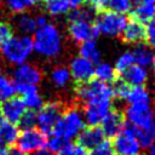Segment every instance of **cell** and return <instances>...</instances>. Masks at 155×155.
<instances>
[{
  "label": "cell",
  "instance_id": "6da1fadb",
  "mask_svg": "<svg viewBox=\"0 0 155 155\" xmlns=\"http://www.w3.org/2000/svg\"><path fill=\"white\" fill-rule=\"evenodd\" d=\"M91 8L76 7L68 17V34L74 42L93 40L98 35Z\"/></svg>",
  "mask_w": 155,
  "mask_h": 155
},
{
  "label": "cell",
  "instance_id": "7a4b0ae2",
  "mask_svg": "<svg viewBox=\"0 0 155 155\" xmlns=\"http://www.w3.org/2000/svg\"><path fill=\"white\" fill-rule=\"evenodd\" d=\"M33 50L45 58H56L62 52V35L54 24L46 23L34 31Z\"/></svg>",
  "mask_w": 155,
  "mask_h": 155
},
{
  "label": "cell",
  "instance_id": "3957f363",
  "mask_svg": "<svg viewBox=\"0 0 155 155\" xmlns=\"http://www.w3.org/2000/svg\"><path fill=\"white\" fill-rule=\"evenodd\" d=\"M84 116L80 109L75 105L64 109L62 116L52 130V134L59 137L64 142L70 140L81 132L84 128Z\"/></svg>",
  "mask_w": 155,
  "mask_h": 155
},
{
  "label": "cell",
  "instance_id": "277c9868",
  "mask_svg": "<svg viewBox=\"0 0 155 155\" xmlns=\"http://www.w3.org/2000/svg\"><path fill=\"white\" fill-rule=\"evenodd\" d=\"M4 58L13 65H19L27 62L33 52V40L28 35L12 36L0 47Z\"/></svg>",
  "mask_w": 155,
  "mask_h": 155
},
{
  "label": "cell",
  "instance_id": "5b68a950",
  "mask_svg": "<svg viewBox=\"0 0 155 155\" xmlns=\"http://www.w3.org/2000/svg\"><path fill=\"white\" fill-rule=\"evenodd\" d=\"M75 93L78 99L84 103H91L99 99H111L114 97L113 87L109 84H104L99 80H88L84 84H79L75 88Z\"/></svg>",
  "mask_w": 155,
  "mask_h": 155
},
{
  "label": "cell",
  "instance_id": "8992f818",
  "mask_svg": "<svg viewBox=\"0 0 155 155\" xmlns=\"http://www.w3.org/2000/svg\"><path fill=\"white\" fill-rule=\"evenodd\" d=\"M126 23H127V18L125 17V15L113 10H104L98 12L94 19V24L98 30V34L101 33L107 36L120 35Z\"/></svg>",
  "mask_w": 155,
  "mask_h": 155
},
{
  "label": "cell",
  "instance_id": "52a82bcc",
  "mask_svg": "<svg viewBox=\"0 0 155 155\" xmlns=\"http://www.w3.org/2000/svg\"><path fill=\"white\" fill-rule=\"evenodd\" d=\"M111 144L116 155H136L140 149V144L137 137V130L131 125H125L122 130L113 137Z\"/></svg>",
  "mask_w": 155,
  "mask_h": 155
},
{
  "label": "cell",
  "instance_id": "ba28073f",
  "mask_svg": "<svg viewBox=\"0 0 155 155\" xmlns=\"http://www.w3.org/2000/svg\"><path fill=\"white\" fill-rule=\"evenodd\" d=\"M64 104L61 101H52L44 103L36 114V125L44 133H51L59 117L64 111Z\"/></svg>",
  "mask_w": 155,
  "mask_h": 155
},
{
  "label": "cell",
  "instance_id": "9c48e42d",
  "mask_svg": "<svg viewBox=\"0 0 155 155\" xmlns=\"http://www.w3.org/2000/svg\"><path fill=\"white\" fill-rule=\"evenodd\" d=\"M124 114L128 124L137 130L144 128L155 121V114L150 103H131Z\"/></svg>",
  "mask_w": 155,
  "mask_h": 155
},
{
  "label": "cell",
  "instance_id": "30bf717a",
  "mask_svg": "<svg viewBox=\"0 0 155 155\" xmlns=\"http://www.w3.org/2000/svg\"><path fill=\"white\" fill-rule=\"evenodd\" d=\"M47 137L42 131L33 127L28 130H23L22 133L17 138L18 149L23 153H33L35 150L42 149L46 147Z\"/></svg>",
  "mask_w": 155,
  "mask_h": 155
},
{
  "label": "cell",
  "instance_id": "8fae6325",
  "mask_svg": "<svg viewBox=\"0 0 155 155\" xmlns=\"http://www.w3.org/2000/svg\"><path fill=\"white\" fill-rule=\"evenodd\" d=\"M111 108V99H99L91 103L85 104L84 107V121L87 122L88 126H98L104 116Z\"/></svg>",
  "mask_w": 155,
  "mask_h": 155
},
{
  "label": "cell",
  "instance_id": "7c38bea8",
  "mask_svg": "<svg viewBox=\"0 0 155 155\" xmlns=\"http://www.w3.org/2000/svg\"><path fill=\"white\" fill-rule=\"evenodd\" d=\"M69 73L76 85L91 80L94 75L93 63L81 56L74 57L69 63Z\"/></svg>",
  "mask_w": 155,
  "mask_h": 155
},
{
  "label": "cell",
  "instance_id": "4fadbf2b",
  "mask_svg": "<svg viewBox=\"0 0 155 155\" xmlns=\"http://www.w3.org/2000/svg\"><path fill=\"white\" fill-rule=\"evenodd\" d=\"M102 131L104 132V134L107 137H114L116 136L122 127L126 125V119H125V114L116 109V108H110V110L108 111V114L104 116V119L102 120Z\"/></svg>",
  "mask_w": 155,
  "mask_h": 155
},
{
  "label": "cell",
  "instance_id": "5bb4252c",
  "mask_svg": "<svg viewBox=\"0 0 155 155\" xmlns=\"http://www.w3.org/2000/svg\"><path fill=\"white\" fill-rule=\"evenodd\" d=\"M13 82L18 84H29V85H36L42 79L41 70L30 63H23L16 67L13 70Z\"/></svg>",
  "mask_w": 155,
  "mask_h": 155
},
{
  "label": "cell",
  "instance_id": "9a60e30c",
  "mask_svg": "<svg viewBox=\"0 0 155 155\" xmlns=\"http://www.w3.org/2000/svg\"><path fill=\"white\" fill-rule=\"evenodd\" d=\"M103 140H105V134L98 126H88L87 128H82L78 134V144L85 150L94 149Z\"/></svg>",
  "mask_w": 155,
  "mask_h": 155
},
{
  "label": "cell",
  "instance_id": "2e32d148",
  "mask_svg": "<svg viewBox=\"0 0 155 155\" xmlns=\"http://www.w3.org/2000/svg\"><path fill=\"white\" fill-rule=\"evenodd\" d=\"M24 111H25V105L22 98L15 96L4 101V104H1V115L4 120L12 124H18Z\"/></svg>",
  "mask_w": 155,
  "mask_h": 155
},
{
  "label": "cell",
  "instance_id": "e0dca14e",
  "mask_svg": "<svg viewBox=\"0 0 155 155\" xmlns=\"http://www.w3.org/2000/svg\"><path fill=\"white\" fill-rule=\"evenodd\" d=\"M121 39L126 44H143L145 41V25L140 22H137L134 19H131L128 23H126L122 33L120 34Z\"/></svg>",
  "mask_w": 155,
  "mask_h": 155
},
{
  "label": "cell",
  "instance_id": "ac0fdd59",
  "mask_svg": "<svg viewBox=\"0 0 155 155\" xmlns=\"http://www.w3.org/2000/svg\"><path fill=\"white\" fill-rule=\"evenodd\" d=\"M122 80L131 86H140L148 79V71L144 67L138 64H132L128 69H126L121 75Z\"/></svg>",
  "mask_w": 155,
  "mask_h": 155
},
{
  "label": "cell",
  "instance_id": "d6986e66",
  "mask_svg": "<svg viewBox=\"0 0 155 155\" xmlns=\"http://www.w3.org/2000/svg\"><path fill=\"white\" fill-rule=\"evenodd\" d=\"M155 16V4L138 2L134 8L130 11V18L140 23H148Z\"/></svg>",
  "mask_w": 155,
  "mask_h": 155
},
{
  "label": "cell",
  "instance_id": "ffe728a7",
  "mask_svg": "<svg viewBox=\"0 0 155 155\" xmlns=\"http://www.w3.org/2000/svg\"><path fill=\"white\" fill-rule=\"evenodd\" d=\"M132 54H133V59H134L136 64L142 65L144 68L150 65L155 57L153 50L148 45H143V44L137 45L136 48L132 51Z\"/></svg>",
  "mask_w": 155,
  "mask_h": 155
},
{
  "label": "cell",
  "instance_id": "44dd1931",
  "mask_svg": "<svg viewBox=\"0 0 155 155\" xmlns=\"http://www.w3.org/2000/svg\"><path fill=\"white\" fill-rule=\"evenodd\" d=\"M71 76L69 69L63 65H57L51 71V81L57 88H64L70 84Z\"/></svg>",
  "mask_w": 155,
  "mask_h": 155
},
{
  "label": "cell",
  "instance_id": "7402d4cb",
  "mask_svg": "<svg viewBox=\"0 0 155 155\" xmlns=\"http://www.w3.org/2000/svg\"><path fill=\"white\" fill-rule=\"evenodd\" d=\"M79 53L81 57L91 61L92 63H97L101 59V51L94 42V40H87L80 44Z\"/></svg>",
  "mask_w": 155,
  "mask_h": 155
},
{
  "label": "cell",
  "instance_id": "603a6c76",
  "mask_svg": "<svg viewBox=\"0 0 155 155\" xmlns=\"http://www.w3.org/2000/svg\"><path fill=\"white\" fill-rule=\"evenodd\" d=\"M94 75L97 76V80L104 84H113L119 79L114 67L108 63H99L94 68Z\"/></svg>",
  "mask_w": 155,
  "mask_h": 155
},
{
  "label": "cell",
  "instance_id": "cb8c5ba5",
  "mask_svg": "<svg viewBox=\"0 0 155 155\" xmlns=\"http://www.w3.org/2000/svg\"><path fill=\"white\" fill-rule=\"evenodd\" d=\"M44 8L51 16H62L69 12L70 4L68 0H44Z\"/></svg>",
  "mask_w": 155,
  "mask_h": 155
},
{
  "label": "cell",
  "instance_id": "d4e9b609",
  "mask_svg": "<svg viewBox=\"0 0 155 155\" xmlns=\"http://www.w3.org/2000/svg\"><path fill=\"white\" fill-rule=\"evenodd\" d=\"M125 101H127L130 104L131 103H150V94L143 85L130 86V90Z\"/></svg>",
  "mask_w": 155,
  "mask_h": 155
},
{
  "label": "cell",
  "instance_id": "484cf974",
  "mask_svg": "<svg viewBox=\"0 0 155 155\" xmlns=\"http://www.w3.org/2000/svg\"><path fill=\"white\" fill-rule=\"evenodd\" d=\"M16 28L24 35L34 33L36 30V23H35V17L28 15V13H21L16 18Z\"/></svg>",
  "mask_w": 155,
  "mask_h": 155
},
{
  "label": "cell",
  "instance_id": "4316f807",
  "mask_svg": "<svg viewBox=\"0 0 155 155\" xmlns=\"http://www.w3.org/2000/svg\"><path fill=\"white\" fill-rule=\"evenodd\" d=\"M0 127H1V131L4 133V138H5V142H6V145L10 147L12 144H15L17 142V138L19 136V128L12 124V122H8L6 120H0Z\"/></svg>",
  "mask_w": 155,
  "mask_h": 155
},
{
  "label": "cell",
  "instance_id": "83f0119b",
  "mask_svg": "<svg viewBox=\"0 0 155 155\" xmlns=\"http://www.w3.org/2000/svg\"><path fill=\"white\" fill-rule=\"evenodd\" d=\"M137 130V128H136ZM137 137L139 140L140 147L149 148L155 142V121H153L149 126L137 130Z\"/></svg>",
  "mask_w": 155,
  "mask_h": 155
},
{
  "label": "cell",
  "instance_id": "f1b7e54d",
  "mask_svg": "<svg viewBox=\"0 0 155 155\" xmlns=\"http://www.w3.org/2000/svg\"><path fill=\"white\" fill-rule=\"evenodd\" d=\"M22 101L25 105V108H28L29 110H39L42 105H44V99L41 97V94L39 93L38 88L22 96Z\"/></svg>",
  "mask_w": 155,
  "mask_h": 155
},
{
  "label": "cell",
  "instance_id": "f546056e",
  "mask_svg": "<svg viewBox=\"0 0 155 155\" xmlns=\"http://www.w3.org/2000/svg\"><path fill=\"white\" fill-rule=\"evenodd\" d=\"M16 93L15 82L11 81L4 73L0 71V101H6Z\"/></svg>",
  "mask_w": 155,
  "mask_h": 155
},
{
  "label": "cell",
  "instance_id": "4dcf8cb0",
  "mask_svg": "<svg viewBox=\"0 0 155 155\" xmlns=\"http://www.w3.org/2000/svg\"><path fill=\"white\" fill-rule=\"evenodd\" d=\"M6 8L13 13H22L34 5L33 0H4Z\"/></svg>",
  "mask_w": 155,
  "mask_h": 155
},
{
  "label": "cell",
  "instance_id": "1f68e13d",
  "mask_svg": "<svg viewBox=\"0 0 155 155\" xmlns=\"http://www.w3.org/2000/svg\"><path fill=\"white\" fill-rule=\"evenodd\" d=\"M132 64H134V59H133V54L132 52H124L115 62V71L117 74V76H120L126 69H128Z\"/></svg>",
  "mask_w": 155,
  "mask_h": 155
},
{
  "label": "cell",
  "instance_id": "d6a6232c",
  "mask_svg": "<svg viewBox=\"0 0 155 155\" xmlns=\"http://www.w3.org/2000/svg\"><path fill=\"white\" fill-rule=\"evenodd\" d=\"M132 0H107V10H113L120 13H126L131 10Z\"/></svg>",
  "mask_w": 155,
  "mask_h": 155
},
{
  "label": "cell",
  "instance_id": "836d02e7",
  "mask_svg": "<svg viewBox=\"0 0 155 155\" xmlns=\"http://www.w3.org/2000/svg\"><path fill=\"white\" fill-rule=\"evenodd\" d=\"M19 127L22 130H28V128H33L36 125V113L34 110H25L24 114L22 115V117L18 121Z\"/></svg>",
  "mask_w": 155,
  "mask_h": 155
},
{
  "label": "cell",
  "instance_id": "e575fe53",
  "mask_svg": "<svg viewBox=\"0 0 155 155\" xmlns=\"http://www.w3.org/2000/svg\"><path fill=\"white\" fill-rule=\"evenodd\" d=\"M58 155H87V150L78 143H65L58 151Z\"/></svg>",
  "mask_w": 155,
  "mask_h": 155
},
{
  "label": "cell",
  "instance_id": "d590c367",
  "mask_svg": "<svg viewBox=\"0 0 155 155\" xmlns=\"http://www.w3.org/2000/svg\"><path fill=\"white\" fill-rule=\"evenodd\" d=\"M145 41L148 46L151 50H155V16L148 22V25L145 27Z\"/></svg>",
  "mask_w": 155,
  "mask_h": 155
},
{
  "label": "cell",
  "instance_id": "8d00e7d4",
  "mask_svg": "<svg viewBox=\"0 0 155 155\" xmlns=\"http://www.w3.org/2000/svg\"><path fill=\"white\" fill-rule=\"evenodd\" d=\"M90 155H115L111 143L109 140H103L98 147L91 150Z\"/></svg>",
  "mask_w": 155,
  "mask_h": 155
},
{
  "label": "cell",
  "instance_id": "74e56055",
  "mask_svg": "<svg viewBox=\"0 0 155 155\" xmlns=\"http://www.w3.org/2000/svg\"><path fill=\"white\" fill-rule=\"evenodd\" d=\"M13 36V30L11 24L8 23H0V47L8 41Z\"/></svg>",
  "mask_w": 155,
  "mask_h": 155
},
{
  "label": "cell",
  "instance_id": "f35d334b",
  "mask_svg": "<svg viewBox=\"0 0 155 155\" xmlns=\"http://www.w3.org/2000/svg\"><path fill=\"white\" fill-rule=\"evenodd\" d=\"M64 144H65V142L63 139H61L59 137L54 136V134H52L47 139V143H46V145L48 147V150H51L52 153H58Z\"/></svg>",
  "mask_w": 155,
  "mask_h": 155
},
{
  "label": "cell",
  "instance_id": "ab89813d",
  "mask_svg": "<svg viewBox=\"0 0 155 155\" xmlns=\"http://www.w3.org/2000/svg\"><path fill=\"white\" fill-rule=\"evenodd\" d=\"M88 4V7L94 12H101L107 10V0H85Z\"/></svg>",
  "mask_w": 155,
  "mask_h": 155
},
{
  "label": "cell",
  "instance_id": "60d3db41",
  "mask_svg": "<svg viewBox=\"0 0 155 155\" xmlns=\"http://www.w3.org/2000/svg\"><path fill=\"white\" fill-rule=\"evenodd\" d=\"M35 23H36V27H38V28L45 25V24L47 23L46 16H44V15H38V16H35Z\"/></svg>",
  "mask_w": 155,
  "mask_h": 155
},
{
  "label": "cell",
  "instance_id": "b9f144b4",
  "mask_svg": "<svg viewBox=\"0 0 155 155\" xmlns=\"http://www.w3.org/2000/svg\"><path fill=\"white\" fill-rule=\"evenodd\" d=\"M5 155H24V153L18 148H10L5 149Z\"/></svg>",
  "mask_w": 155,
  "mask_h": 155
},
{
  "label": "cell",
  "instance_id": "7bdbcfd3",
  "mask_svg": "<svg viewBox=\"0 0 155 155\" xmlns=\"http://www.w3.org/2000/svg\"><path fill=\"white\" fill-rule=\"evenodd\" d=\"M29 155H53V153L48 149H39V150H35L33 153H29Z\"/></svg>",
  "mask_w": 155,
  "mask_h": 155
},
{
  "label": "cell",
  "instance_id": "ee69618b",
  "mask_svg": "<svg viewBox=\"0 0 155 155\" xmlns=\"http://www.w3.org/2000/svg\"><path fill=\"white\" fill-rule=\"evenodd\" d=\"M69 1V4H70V6L71 7H80L84 2H85V0H68Z\"/></svg>",
  "mask_w": 155,
  "mask_h": 155
},
{
  "label": "cell",
  "instance_id": "f6af8a7d",
  "mask_svg": "<svg viewBox=\"0 0 155 155\" xmlns=\"http://www.w3.org/2000/svg\"><path fill=\"white\" fill-rule=\"evenodd\" d=\"M6 142H5V138H4V133L1 131V127H0V149H6Z\"/></svg>",
  "mask_w": 155,
  "mask_h": 155
},
{
  "label": "cell",
  "instance_id": "bcb514c9",
  "mask_svg": "<svg viewBox=\"0 0 155 155\" xmlns=\"http://www.w3.org/2000/svg\"><path fill=\"white\" fill-rule=\"evenodd\" d=\"M148 155H155V144H151L148 149Z\"/></svg>",
  "mask_w": 155,
  "mask_h": 155
},
{
  "label": "cell",
  "instance_id": "7dc6e473",
  "mask_svg": "<svg viewBox=\"0 0 155 155\" xmlns=\"http://www.w3.org/2000/svg\"><path fill=\"white\" fill-rule=\"evenodd\" d=\"M140 2H148V4H155V0H139Z\"/></svg>",
  "mask_w": 155,
  "mask_h": 155
},
{
  "label": "cell",
  "instance_id": "c3c4849f",
  "mask_svg": "<svg viewBox=\"0 0 155 155\" xmlns=\"http://www.w3.org/2000/svg\"><path fill=\"white\" fill-rule=\"evenodd\" d=\"M153 71H154V76H155V57H154V59H153Z\"/></svg>",
  "mask_w": 155,
  "mask_h": 155
},
{
  "label": "cell",
  "instance_id": "681fc988",
  "mask_svg": "<svg viewBox=\"0 0 155 155\" xmlns=\"http://www.w3.org/2000/svg\"><path fill=\"white\" fill-rule=\"evenodd\" d=\"M0 155H5V149H0Z\"/></svg>",
  "mask_w": 155,
  "mask_h": 155
},
{
  "label": "cell",
  "instance_id": "f907efd6",
  "mask_svg": "<svg viewBox=\"0 0 155 155\" xmlns=\"http://www.w3.org/2000/svg\"><path fill=\"white\" fill-rule=\"evenodd\" d=\"M33 1H34V4L35 2H44V0H33Z\"/></svg>",
  "mask_w": 155,
  "mask_h": 155
},
{
  "label": "cell",
  "instance_id": "816d5d0a",
  "mask_svg": "<svg viewBox=\"0 0 155 155\" xmlns=\"http://www.w3.org/2000/svg\"><path fill=\"white\" fill-rule=\"evenodd\" d=\"M0 116H1V101H0Z\"/></svg>",
  "mask_w": 155,
  "mask_h": 155
},
{
  "label": "cell",
  "instance_id": "f5cc1de1",
  "mask_svg": "<svg viewBox=\"0 0 155 155\" xmlns=\"http://www.w3.org/2000/svg\"><path fill=\"white\" fill-rule=\"evenodd\" d=\"M136 155H139V154H136Z\"/></svg>",
  "mask_w": 155,
  "mask_h": 155
}]
</instances>
